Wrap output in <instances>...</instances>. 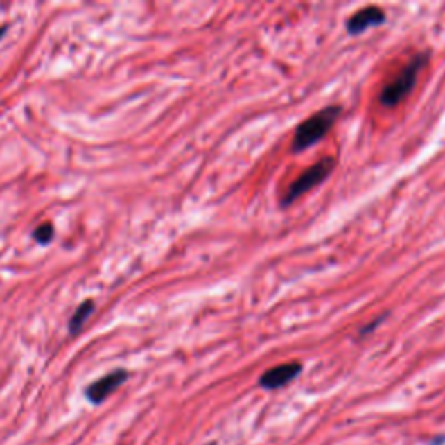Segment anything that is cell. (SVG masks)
I'll list each match as a JSON object with an SVG mask.
<instances>
[{
  "mask_svg": "<svg viewBox=\"0 0 445 445\" xmlns=\"http://www.w3.org/2000/svg\"><path fill=\"white\" fill-rule=\"evenodd\" d=\"M340 115V106H327V108H322L320 112L311 115V117L306 119L304 122H301V124L297 125L296 132H294L293 152L299 153L303 152V150L313 146L315 143L320 141V139L331 131V128L334 125V122L338 121Z\"/></svg>",
  "mask_w": 445,
  "mask_h": 445,
  "instance_id": "obj_1",
  "label": "cell"
},
{
  "mask_svg": "<svg viewBox=\"0 0 445 445\" xmlns=\"http://www.w3.org/2000/svg\"><path fill=\"white\" fill-rule=\"evenodd\" d=\"M424 63H426V56L416 54V56L405 64V68L383 89L381 94H379L381 105L392 108V106H396L400 101H403V98H405V96L412 91L414 85H416L417 77H419V71L423 70Z\"/></svg>",
  "mask_w": 445,
  "mask_h": 445,
  "instance_id": "obj_2",
  "label": "cell"
},
{
  "mask_svg": "<svg viewBox=\"0 0 445 445\" xmlns=\"http://www.w3.org/2000/svg\"><path fill=\"white\" fill-rule=\"evenodd\" d=\"M334 166H336V160L331 159V157H327V159L318 160L317 164H313V166L308 167V169L304 171V173L301 174V176L297 177L293 184H290L283 204L286 205L293 204V202L296 200V198H299L301 195H304L306 191H310L311 188L318 186L322 181H325L329 176H331V173L334 171Z\"/></svg>",
  "mask_w": 445,
  "mask_h": 445,
  "instance_id": "obj_3",
  "label": "cell"
},
{
  "mask_svg": "<svg viewBox=\"0 0 445 445\" xmlns=\"http://www.w3.org/2000/svg\"><path fill=\"white\" fill-rule=\"evenodd\" d=\"M129 378V372L124 369H117L114 372H108L106 376L99 378L98 381H94L92 385H89L85 388V396L89 402L92 403H101L108 399L114 392H117Z\"/></svg>",
  "mask_w": 445,
  "mask_h": 445,
  "instance_id": "obj_4",
  "label": "cell"
},
{
  "mask_svg": "<svg viewBox=\"0 0 445 445\" xmlns=\"http://www.w3.org/2000/svg\"><path fill=\"white\" fill-rule=\"evenodd\" d=\"M303 371V365L299 362H287V364L275 365L268 369L259 378V386L263 390H279L293 383Z\"/></svg>",
  "mask_w": 445,
  "mask_h": 445,
  "instance_id": "obj_5",
  "label": "cell"
},
{
  "mask_svg": "<svg viewBox=\"0 0 445 445\" xmlns=\"http://www.w3.org/2000/svg\"><path fill=\"white\" fill-rule=\"evenodd\" d=\"M385 23V12L379 8H365L355 12L350 19L347 21V30L351 35H358L364 33L365 30L371 26H378Z\"/></svg>",
  "mask_w": 445,
  "mask_h": 445,
  "instance_id": "obj_6",
  "label": "cell"
},
{
  "mask_svg": "<svg viewBox=\"0 0 445 445\" xmlns=\"http://www.w3.org/2000/svg\"><path fill=\"white\" fill-rule=\"evenodd\" d=\"M94 313V303H92L91 299L84 301V303L80 304V306L75 310V313L71 315L70 318V324H68V329H70V334H78L80 332V329L84 327L85 320H87L91 315Z\"/></svg>",
  "mask_w": 445,
  "mask_h": 445,
  "instance_id": "obj_7",
  "label": "cell"
},
{
  "mask_svg": "<svg viewBox=\"0 0 445 445\" xmlns=\"http://www.w3.org/2000/svg\"><path fill=\"white\" fill-rule=\"evenodd\" d=\"M54 237V227L53 225H49V222H42L40 227L35 228V232H33V238H35L39 244H49L51 241H53Z\"/></svg>",
  "mask_w": 445,
  "mask_h": 445,
  "instance_id": "obj_8",
  "label": "cell"
},
{
  "mask_svg": "<svg viewBox=\"0 0 445 445\" xmlns=\"http://www.w3.org/2000/svg\"><path fill=\"white\" fill-rule=\"evenodd\" d=\"M6 30H8V26H0V39L6 35Z\"/></svg>",
  "mask_w": 445,
  "mask_h": 445,
  "instance_id": "obj_9",
  "label": "cell"
},
{
  "mask_svg": "<svg viewBox=\"0 0 445 445\" xmlns=\"http://www.w3.org/2000/svg\"><path fill=\"white\" fill-rule=\"evenodd\" d=\"M205 445H218V442H209V444H205Z\"/></svg>",
  "mask_w": 445,
  "mask_h": 445,
  "instance_id": "obj_10",
  "label": "cell"
}]
</instances>
